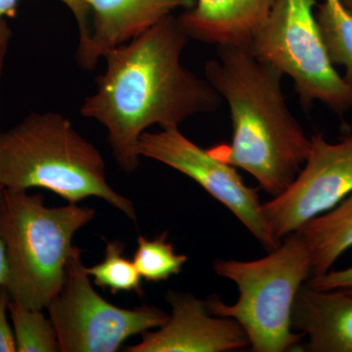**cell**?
I'll list each match as a JSON object with an SVG mask.
<instances>
[{"mask_svg": "<svg viewBox=\"0 0 352 352\" xmlns=\"http://www.w3.org/2000/svg\"><path fill=\"white\" fill-rule=\"evenodd\" d=\"M95 217L94 208L68 203L46 207L43 194L3 188L0 236L6 248L10 300L43 310L64 283L73 238Z\"/></svg>", "mask_w": 352, "mask_h": 352, "instance_id": "obj_4", "label": "cell"}, {"mask_svg": "<svg viewBox=\"0 0 352 352\" xmlns=\"http://www.w3.org/2000/svg\"><path fill=\"white\" fill-rule=\"evenodd\" d=\"M310 140L309 154L295 180L263 205L264 217L280 241L352 193V133L337 143L320 133Z\"/></svg>", "mask_w": 352, "mask_h": 352, "instance_id": "obj_9", "label": "cell"}, {"mask_svg": "<svg viewBox=\"0 0 352 352\" xmlns=\"http://www.w3.org/2000/svg\"><path fill=\"white\" fill-rule=\"evenodd\" d=\"M0 185L47 189L68 203L95 197L136 221L133 203L109 184L101 153L59 113H32L0 131Z\"/></svg>", "mask_w": 352, "mask_h": 352, "instance_id": "obj_3", "label": "cell"}, {"mask_svg": "<svg viewBox=\"0 0 352 352\" xmlns=\"http://www.w3.org/2000/svg\"><path fill=\"white\" fill-rule=\"evenodd\" d=\"M9 300L6 287L0 286V352H17L15 336L7 318Z\"/></svg>", "mask_w": 352, "mask_h": 352, "instance_id": "obj_21", "label": "cell"}, {"mask_svg": "<svg viewBox=\"0 0 352 352\" xmlns=\"http://www.w3.org/2000/svg\"><path fill=\"white\" fill-rule=\"evenodd\" d=\"M89 36L76 51L82 68L92 69L109 51L151 29L178 8H193L196 0H85Z\"/></svg>", "mask_w": 352, "mask_h": 352, "instance_id": "obj_11", "label": "cell"}, {"mask_svg": "<svg viewBox=\"0 0 352 352\" xmlns=\"http://www.w3.org/2000/svg\"><path fill=\"white\" fill-rule=\"evenodd\" d=\"M2 190L3 187L0 185V197H1ZM7 276V261L6 248H4L3 241L0 236V286H4Z\"/></svg>", "mask_w": 352, "mask_h": 352, "instance_id": "obj_23", "label": "cell"}, {"mask_svg": "<svg viewBox=\"0 0 352 352\" xmlns=\"http://www.w3.org/2000/svg\"><path fill=\"white\" fill-rule=\"evenodd\" d=\"M307 285L319 291L340 289L352 293V266L340 270H331L325 274L312 276L307 280Z\"/></svg>", "mask_w": 352, "mask_h": 352, "instance_id": "obj_20", "label": "cell"}, {"mask_svg": "<svg viewBox=\"0 0 352 352\" xmlns=\"http://www.w3.org/2000/svg\"><path fill=\"white\" fill-rule=\"evenodd\" d=\"M12 36V30L9 27L6 19L0 18V82H1L6 55Z\"/></svg>", "mask_w": 352, "mask_h": 352, "instance_id": "obj_22", "label": "cell"}, {"mask_svg": "<svg viewBox=\"0 0 352 352\" xmlns=\"http://www.w3.org/2000/svg\"><path fill=\"white\" fill-rule=\"evenodd\" d=\"M82 250L74 248L64 283L46 305L59 351L116 352L132 336L157 329L168 315L159 307H116L97 294L83 265Z\"/></svg>", "mask_w": 352, "mask_h": 352, "instance_id": "obj_7", "label": "cell"}, {"mask_svg": "<svg viewBox=\"0 0 352 352\" xmlns=\"http://www.w3.org/2000/svg\"><path fill=\"white\" fill-rule=\"evenodd\" d=\"M189 38L171 14L103 58L105 71L80 113L104 126L113 156L126 173L139 168V138L149 127L178 129L193 116L215 112L223 102L206 78L183 66Z\"/></svg>", "mask_w": 352, "mask_h": 352, "instance_id": "obj_1", "label": "cell"}, {"mask_svg": "<svg viewBox=\"0 0 352 352\" xmlns=\"http://www.w3.org/2000/svg\"><path fill=\"white\" fill-rule=\"evenodd\" d=\"M292 323L307 338L308 351L352 352V293L305 284L296 296Z\"/></svg>", "mask_w": 352, "mask_h": 352, "instance_id": "obj_12", "label": "cell"}, {"mask_svg": "<svg viewBox=\"0 0 352 352\" xmlns=\"http://www.w3.org/2000/svg\"><path fill=\"white\" fill-rule=\"evenodd\" d=\"M340 2L344 6V8L352 15V0H340Z\"/></svg>", "mask_w": 352, "mask_h": 352, "instance_id": "obj_24", "label": "cell"}, {"mask_svg": "<svg viewBox=\"0 0 352 352\" xmlns=\"http://www.w3.org/2000/svg\"><path fill=\"white\" fill-rule=\"evenodd\" d=\"M214 270L237 285L239 298L226 305L219 296H210L206 300L208 311L237 321L252 351H287L302 340V333L293 329V308L298 292L312 275V258L300 231L285 237L263 258L217 259Z\"/></svg>", "mask_w": 352, "mask_h": 352, "instance_id": "obj_5", "label": "cell"}, {"mask_svg": "<svg viewBox=\"0 0 352 352\" xmlns=\"http://www.w3.org/2000/svg\"><path fill=\"white\" fill-rule=\"evenodd\" d=\"M275 0H196L178 17L190 38L247 46L267 18Z\"/></svg>", "mask_w": 352, "mask_h": 352, "instance_id": "obj_13", "label": "cell"}, {"mask_svg": "<svg viewBox=\"0 0 352 352\" xmlns=\"http://www.w3.org/2000/svg\"><path fill=\"white\" fill-rule=\"evenodd\" d=\"M138 152L141 157L166 164L198 183L226 206L268 252L281 244L264 217L263 204L256 190L245 184L236 168L212 156L179 129L144 132L139 138Z\"/></svg>", "mask_w": 352, "mask_h": 352, "instance_id": "obj_8", "label": "cell"}, {"mask_svg": "<svg viewBox=\"0 0 352 352\" xmlns=\"http://www.w3.org/2000/svg\"><path fill=\"white\" fill-rule=\"evenodd\" d=\"M8 312L18 352L59 351L54 326L50 318H46L43 310L25 307L10 300Z\"/></svg>", "mask_w": 352, "mask_h": 352, "instance_id": "obj_16", "label": "cell"}, {"mask_svg": "<svg viewBox=\"0 0 352 352\" xmlns=\"http://www.w3.org/2000/svg\"><path fill=\"white\" fill-rule=\"evenodd\" d=\"M68 7L78 23L80 43L87 41L90 31L89 8L85 0H60ZM19 0H0V18H14L17 14Z\"/></svg>", "mask_w": 352, "mask_h": 352, "instance_id": "obj_19", "label": "cell"}, {"mask_svg": "<svg viewBox=\"0 0 352 352\" xmlns=\"http://www.w3.org/2000/svg\"><path fill=\"white\" fill-rule=\"evenodd\" d=\"M124 249L126 247L120 241H109L106 245L105 258L100 263L87 267V272L94 277L96 286L110 289L113 295L120 292H133L141 296L143 294L142 277L133 261H129L124 256Z\"/></svg>", "mask_w": 352, "mask_h": 352, "instance_id": "obj_17", "label": "cell"}, {"mask_svg": "<svg viewBox=\"0 0 352 352\" xmlns=\"http://www.w3.org/2000/svg\"><path fill=\"white\" fill-rule=\"evenodd\" d=\"M312 258V276L325 274L352 248V193L298 229Z\"/></svg>", "mask_w": 352, "mask_h": 352, "instance_id": "obj_14", "label": "cell"}, {"mask_svg": "<svg viewBox=\"0 0 352 352\" xmlns=\"http://www.w3.org/2000/svg\"><path fill=\"white\" fill-rule=\"evenodd\" d=\"M187 261L188 258L177 254L173 245L166 241V233L153 240L139 236L133 263L146 281H166L173 275L179 274Z\"/></svg>", "mask_w": 352, "mask_h": 352, "instance_id": "obj_18", "label": "cell"}, {"mask_svg": "<svg viewBox=\"0 0 352 352\" xmlns=\"http://www.w3.org/2000/svg\"><path fill=\"white\" fill-rule=\"evenodd\" d=\"M171 314L155 332L126 347L127 352H226L250 346L244 329L234 319L208 311L207 302L191 294H168Z\"/></svg>", "mask_w": 352, "mask_h": 352, "instance_id": "obj_10", "label": "cell"}, {"mask_svg": "<svg viewBox=\"0 0 352 352\" xmlns=\"http://www.w3.org/2000/svg\"><path fill=\"white\" fill-rule=\"evenodd\" d=\"M322 38L333 66L344 67L352 85V15L340 0H324L315 14Z\"/></svg>", "mask_w": 352, "mask_h": 352, "instance_id": "obj_15", "label": "cell"}, {"mask_svg": "<svg viewBox=\"0 0 352 352\" xmlns=\"http://www.w3.org/2000/svg\"><path fill=\"white\" fill-rule=\"evenodd\" d=\"M283 74L261 61L245 46L217 45L205 66V78L230 108V144L208 151L242 168L270 196L288 188L307 161L311 140L287 106Z\"/></svg>", "mask_w": 352, "mask_h": 352, "instance_id": "obj_2", "label": "cell"}, {"mask_svg": "<svg viewBox=\"0 0 352 352\" xmlns=\"http://www.w3.org/2000/svg\"><path fill=\"white\" fill-rule=\"evenodd\" d=\"M316 0H275L248 44L261 61L291 76L303 108L320 101L336 113L352 107V85L335 69L315 18Z\"/></svg>", "mask_w": 352, "mask_h": 352, "instance_id": "obj_6", "label": "cell"}]
</instances>
